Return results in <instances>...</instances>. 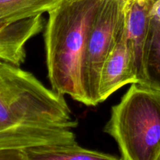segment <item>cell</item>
<instances>
[{
  "instance_id": "obj_10",
  "label": "cell",
  "mask_w": 160,
  "mask_h": 160,
  "mask_svg": "<svg viewBox=\"0 0 160 160\" xmlns=\"http://www.w3.org/2000/svg\"><path fill=\"white\" fill-rule=\"evenodd\" d=\"M62 0H0V21L12 23L42 15L56 8Z\"/></svg>"
},
{
  "instance_id": "obj_8",
  "label": "cell",
  "mask_w": 160,
  "mask_h": 160,
  "mask_svg": "<svg viewBox=\"0 0 160 160\" xmlns=\"http://www.w3.org/2000/svg\"><path fill=\"white\" fill-rule=\"evenodd\" d=\"M139 84L160 90V0H155L150 11Z\"/></svg>"
},
{
  "instance_id": "obj_3",
  "label": "cell",
  "mask_w": 160,
  "mask_h": 160,
  "mask_svg": "<svg viewBox=\"0 0 160 160\" xmlns=\"http://www.w3.org/2000/svg\"><path fill=\"white\" fill-rule=\"evenodd\" d=\"M104 131L117 144L123 160H159L160 90L132 83L111 109Z\"/></svg>"
},
{
  "instance_id": "obj_7",
  "label": "cell",
  "mask_w": 160,
  "mask_h": 160,
  "mask_svg": "<svg viewBox=\"0 0 160 160\" xmlns=\"http://www.w3.org/2000/svg\"><path fill=\"white\" fill-rule=\"evenodd\" d=\"M42 15L12 23L0 21V61L18 66L25 62L28 41L43 30Z\"/></svg>"
},
{
  "instance_id": "obj_4",
  "label": "cell",
  "mask_w": 160,
  "mask_h": 160,
  "mask_svg": "<svg viewBox=\"0 0 160 160\" xmlns=\"http://www.w3.org/2000/svg\"><path fill=\"white\" fill-rule=\"evenodd\" d=\"M125 24V0H103L89 34L84 60L88 106L99 104L98 90L103 64Z\"/></svg>"
},
{
  "instance_id": "obj_6",
  "label": "cell",
  "mask_w": 160,
  "mask_h": 160,
  "mask_svg": "<svg viewBox=\"0 0 160 160\" xmlns=\"http://www.w3.org/2000/svg\"><path fill=\"white\" fill-rule=\"evenodd\" d=\"M154 1L125 0V34L138 83L142 78L144 48Z\"/></svg>"
},
{
  "instance_id": "obj_1",
  "label": "cell",
  "mask_w": 160,
  "mask_h": 160,
  "mask_svg": "<svg viewBox=\"0 0 160 160\" xmlns=\"http://www.w3.org/2000/svg\"><path fill=\"white\" fill-rule=\"evenodd\" d=\"M78 124L63 95L0 61V160H26L30 148L76 142Z\"/></svg>"
},
{
  "instance_id": "obj_9",
  "label": "cell",
  "mask_w": 160,
  "mask_h": 160,
  "mask_svg": "<svg viewBox=\"0 0 160 160\" xmlns=\"http://www.w3.org/2000/svg\"><path fill=\"white\" fill-rule=\"evenodd\" d=\"M26 160H115L117 156L84 148L78 142L48 145L30 148L25 152Z\"/></svg>"
},
{
  "instance_id": "obj_2",
  "label": "cell",
  "mask_w": 160,
  "mask_h": 160,
  "mask_svg": "<svg viewBox=\"0 0 160 160\" xmlns=\"http://www.w3.org/2000/svg\"><path fill=\"white\" fill-rule=\"evenodd\" d=\"M103 0H62L48 12L45 47L51 88L88 106L84 60L89 34Z\"/></svg>"
},
{
  "instance_id": "obj_5",
  "label": "cell",
  "mask_w": 160,
  "mask_h": 160,
  "mask_svg": "<svg viewBox=\"0 0 160 160\" xmlns=\"http://www.w3.org/2000/svg\"><path fill=\"white\" fill-rule=\"evenodd\" d=\"M132 83H138V79L127 42L124 24L103 64L98 90L99 103L106 101L123 86Z\"/></svg>"
}]
</instances>
